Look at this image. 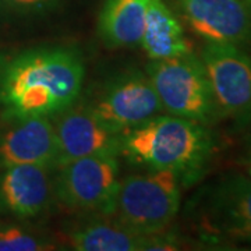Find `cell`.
<instances>
[{"mask_svg": "<svg viewBox=\"0 0 251 251\" xmlns=\"http://www.w3.org/2000/svg\"><path fill=\"white\" fill-rule=\"evenodd\" d=\"M148 0H105L98 18V34L108 48L140 46Z\"/></svg>", "mask_w": 251, "mask_h": 251, "instance_id": "obj_14", "label": "cell"}, {"mask_svg": "<svg viewBox=\"0 0 251 251\" xmlns=\"http://www.w3.org/2000/svg\"><path fill=\"white\" fill-rule=\"evenodd\" d=\"M10 1L23 7H38V6L46 4L49 0H10Z\"/></svg>", "mask_w": 251, "mask_h": 251, "instance_id": "obj_17", "label": "cell"}, {"mask_svg": "<svg viewBox=\"0 0 251 251\" xmlns=\"http://www.w3.org/2000/svg\"><path fill=\"white\" fill-rule=\"evenodd\" d=\"M0 161L13 165H44L56 168L57 138L50 117L31 116L18 119L0 143Z\"/></svg>", "mask_w": 251, "mask_h": 251, "instance_id": "obj_11", "label": "cell"}, {"mask_svg": "<svg viewBox=\"0 0 251 251\" xmlns=\"http://www.w3.org/2000/svg\"><path fill=\"white\" fill-rule=\"evenodd\" d=\"M193 32L209 44L240 45L251 36V9L244 0H173Z\"/></svg>", "mask_w": 251, "mask_h": 251, "instance_id": "obj_9", "label": "cell"}, {"mask_svg": "<svg viewBox=\"0 0 251 251\" xmlns=\"http://www.w3.org/2000/svg\"><path fill=\"white\" fill-rule=\"evenodd\" d=\"M188 214L204 240L251 244V179L227 175L208 184L191 200Z\"/></svg>", "mask_w": 251, "mask_h": 251, "instance_id": "obj_4", "label": "cell"}, {"mask_svg": "<svg viewBox=\"0 0 251 251\" xmlns=\"http://www.w3.org/2000/svg\"><path fill=\"white\" fill-rule=\"evenodd\" d=\"M247 166H249V172H250V175H251V161L247 162Z\"/></svg>", "mask_w": 251, "mask_h": 251, "instance_id": "obj_19", "label": "cell"}, {"mask_svg": "<svg viewBox=\"0 0 251 251\" xmlns=\"http://www.w3.org/2000/svg\"><path fill=\"white\" fill-rule=\"evenodd\" d=\"M247 3H249V6H250V9H251V0H247Z\"/></svg>", "mask_w": 251, "mask_h": 251, "instance_id": "obj_20", "label": "cell"}, {"mask_svg": "<svg viewBox=\"0 0 251 251\" xmlns=\"http://www.w3.org/2000/svg\"><path fill=\"white\" fill-rule=\"evenodd\" d=\"M119 184L116 155H92L60 165L54 190L69 208L112 215Z\"/></svg>", "mask_w": 251, "mask_h": 251, "instance_id": "obj_6", "label": "cell"}, {"mask_svg": "<svg viewBox=\"0 0 251 251\" xmlns=\"http://www.w3.org/2000/svg\"><path fill=\"white\" fill-rule=\"evenodd\" d=\"M54 247L18 227H6L0 230V251H42Z\"/></svg>", "mask_w": 251, "mask_h": 251, "instance_id": "obj_16", "label": "cell"}, {"mask_svg": "<svg viewBox=\"0 0 251 251\" xmlns=\"http://www.w3.org/2000/svg\"><path fill=\"white\" fill-rule=\"evenodd\" d=\"M67 236L77 251H141L148 250L151 242V236L135 233L115 218L81 225Z\"/></svg>", "mask_w": 251, "mask_h": 251, "instance_id": "obj_15", "label": "cell"}, {"mask_svg": "<svg viewBox=\"0 0 251 251\" xmlns=\"http://www.w3.org/2000/svg\"><path fill=\"white\" fill-rule=\"evenodd\" d=\"M85 69L70 46H45L17 54L0 73V100L10 116H57L80 95Z\"/></svg>", "mask_w": 251, "mask_h": 251, "instance_id": "obj_1", "label": "cell"}, {"mask_svg": "<svg viewBox=\"0 0 251 251\" xmlns=\"http://www.w3.org/2000/svg\"><path fill=\"white\" fill-rule=\"evenodd\" d=\"M181 183L172 171L127 176L120 180L112 215L138 234L165 232L179 214Z\"/></svg>", "mask_w": 251, "mask_h": 251, "instance_id": "obj_3", "label": "cell"}, {"mask_svg": "<svg viewBox=\"0 0 251 251\" xmlns=\"http://www.w3.org/2000/svg\"><path fill=\"white\" fill-rule=\"evenodd\" d=\"M251 161V134L249 137V141H247V162Z\"/></svg>", "mask_w": 251, "mask_h": 251, "instance_id": "obj_18", "label": "cell"}, {"mask_svg": "<svg viewBox=\"0 0 251 251\" xmlns=\"http://www.w3.org/2000/svg\"><path fill=\"white\" fill-rule=\"evenodd\" d=\"M49 169L44 165L7 166L0 190L14 215L32 218L45 209L52 193Z\"/></svg>", "mask_w": 251, "mask_h": 251, "instance_id": "obj_12", "label": "cell"}, {"mask_svg": "<svg viewBox=\"0 0 251 251\" xmlns=\"http://www.w3.org/2000/svg\"><path fill=\"white\" fill-rule=\"evenodd\" d=\"M140 46L151 60H162L193 52L180 20L165 0H148Z\"/></svg>", "mask_w": 251, "mask_h": 251, "instance_id": "obj_13", "label": "cell"}, {"mask_svg": "<svg viewBox=\"0 0 251 251\" xmlns=\"http://www.w3.org/2000/svg\"><path fill=\"white\" fill-rule=\"evenodd\" d=\"M147 75L168 115L205 126L219 116L204 64L193 52L151 60Z\"/></svg>", "mask_w": 251, "mask_h": 251, "instance_id": "obj_5", "label": "cell"}, {"mask_svg": "<svg viewBox=\"0 0 251 251\" xmlns=\"http://www.w3.org/2000/svg\"><path fill=\"white\" fill-rule=\"evenodd\" d=\"M214 95L218 115L251 117V59L236 45L209 44L200 56Z\"/></svg>", "mask_w": 251, "mask_h": 251, "instance_id": "obj_7", "label": "cell"}, {"mask_svg": "<svg viewBox=\"0 0 251 251\" xmlns=\"http://www.w3.org/2000/svg\"><path fill=\"white\" fill-rule=\"evenodd\" d=\"M214 151L205 125L172 115H158L120 135V152L151 171L176 172L183 183L202 173Z\"/></svg>", "mask_w": 251, "mask_h": 251, "instance_id": "obj_2", "label": "cell"}, {"mask_svg": "<svg viewBox=\"0 0 251 251\" xmlns=\"http://www.w3.org/2000/svg\"><path fill=\"white\" fill-rule=\"evenodd\" d=\"M90 110L99 122L119 134L163 112L152 82L148 75L138 72L112 81Z\"/></svg>", "mask_w": 251, "mask_h": 251, "instance_id": "obj_8", "label": "cell"}, {"mask_svg": "<svg viewBox=\"0 0 251 251\" xmlns=\"http://www.w3.org/2000/svg\"><path fill=\"white\" fill-rule=\"evenodd\" d=\"M57 138V165L92 155H117L120 135L99 122L90 108L70 106L59 113L54 125Z\"/></svg>", "mask_w": 251, "mask_h": 251, "instance_id": "obj_10", "label": "cell"}]
</instances>
